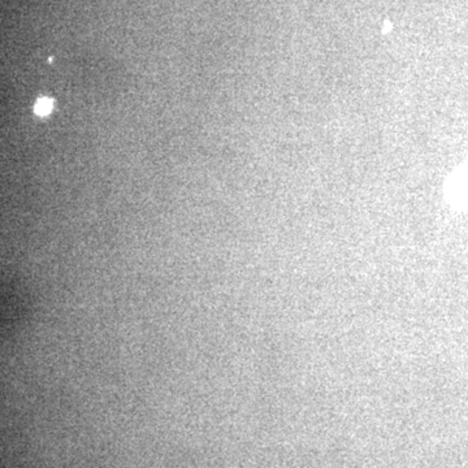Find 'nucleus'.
Masks as SVG:
<instances>
[{
  "instance_id": "f257e3e1",
  "label": "nucleus",
  "mask_w": 468,
  "mask_h": 468,
  "mask_svg": "<svg viewBox=\"0 0 468 468\" xmlns=\"http://www.w3.org/2000/svg\"><path fill=\"white\" fill-rule=\"evenodd\" d=\"M51 108H52V101L47 98H42L37 101L35 112L38 115H47L50 114Z\"/></svg>"
}]
</instances>
